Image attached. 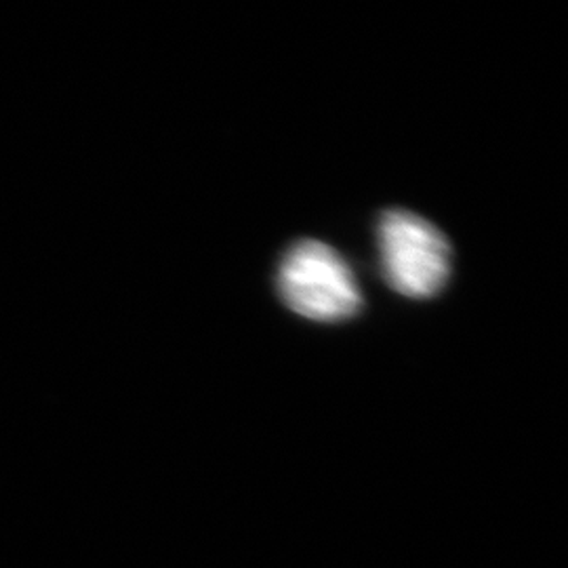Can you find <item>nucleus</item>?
<instances>
[{"label": "nucleus", "mask_w": 568, "mask_h": 568, "mask_svg": "<svg viewBox=\"0 0 568 568\" xmlns=\"http://www.w3.org/2000/svg\"><path fill=\"white\" fill-rule=\"evenodd\" d=\"M278 293L295 314L337 323L356 316L363 295L344 257L318 241L293 244L278 267Z\"/></svg>", "instance_id": "nucleus-1"}, {"label": "nucleus", "mask_w": 568, "mask_h": 568, "mask_svg": "<svg viewBox=\"0 0 568 568\" xmlns=\"http://www.w3.org/2000/svg\"><path fill=\"white\" fill-rule=\"evenodd\" d=\"M379 251L387 284L410 300L443 291L450 274L447 239L419 215L387 211L379 222Z\"/></svg>", "instance_id": "nucleus-2"}]
</instances>
